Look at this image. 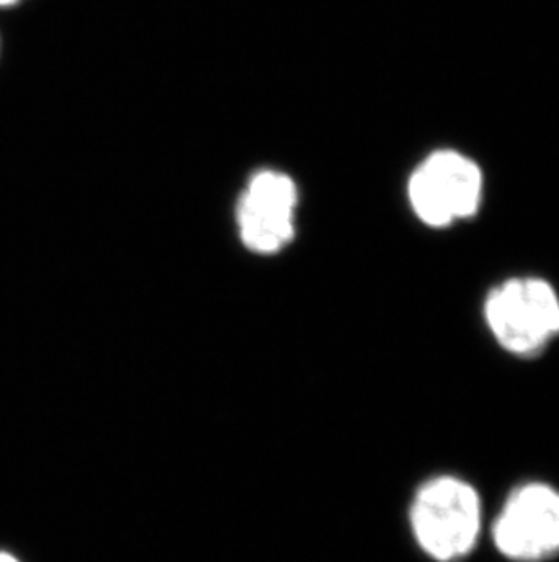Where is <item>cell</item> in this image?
Listing matches in <instances>:
<instances>
[{"label":"cell","mask_w":559,"mask_h":562,"mask_svg":"<svg viewBox=\"0 0 559 562\" xmlns=\"http://www.w3.org/2000/svg\"><path fill=\"white\" fill-rule=\"evenodd\" d=\"M483 522L475 486L454 475L429 479L411 504L418 547L434 562H459L475 552Z\"/></svg>","instance_id":"1"},{"label":"cell","mask_w":559,"mask_h":562,"mask_svg":"<svg viewBox=\"0 0 559 562\" xmlns=\"http://www.w3.org/2000/svg\"><path fill=\"white\" fill-rule=\"evenodd\" d=\"M483 315L492 337L512 356H538L559 335L558 292L539 277H512L492 288Z\"/></svg>","instance_id":"2"},{"label":"cell","mask_w":559,"mask_h":562,"mask_svg":"<svg viewBox=\"0 0 559 562\" xmlns=\"http://www.w3.org/2000/svg\"><path fill=\"white\" fill-rule=\"evenodd\" d=\"M412 212L431 228H447L472 217L483 196V173L467 155L438 149L409 179Z\"/></svg>","instance_id":"3"},{"label":"cell","mask_w":559,"mask_h":562,"mask_svg":"<svg viewBox=\"0 0 559 562\" xmlns=\"http://www.w3.org/2000/svg\"><path fill=\"white\" fill-rule=\"evenodd\" d=\"M492 541L512 562L558 558V490L547 483H527L511 492L492 525Z\"/></svg>","instance_id":"4"},{"label":"cell","mask_w":559,"mask_h":562,"mask_svg":"<svg viewBox=\"0 0 559 562\" xmlns=\"http://www.w3.org/2000/svg\"><path fill=\"white\" fill-rule=\"evenodd\" d=\"M298 191L290 177L260 171L249 181L238 204L243 245L256 254H276L295 235Z\"/></svg>","instance_id":"5"},{"label":"cell","mask_w":559,"mask_h":562,"mask_svg":"<svg viewBox=\"0 0 559 562\" xmlns=\"http://www.w3.org/2000/svg\"><path fill=\"white\" fill-rule=\"evenodd\" d=\"M0 562H19L10 553H0Z\"/></svg>","instance_id":"6"},{"label":"cell","mask_w":559,"mask_h":562,"mask_svg":"<svg viewBox=\"0 0 559 562\" xmlns=\"http://www.w3.org/2000/svg\"><path fill=\"white\" fill-rule=\"evenodd\" d=\"M21 0H0V5H15Z\"/></svg>","instance_id":"7"}]
</instances>
